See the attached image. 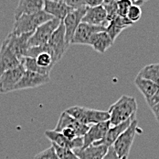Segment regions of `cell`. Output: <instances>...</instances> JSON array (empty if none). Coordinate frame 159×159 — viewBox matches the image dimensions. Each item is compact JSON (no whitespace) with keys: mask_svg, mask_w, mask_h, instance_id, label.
Listing matches in <instances>:
<instances>
[{"mask_svg":"<svg viewBox=\"0 0 159 159\" xmlns=\"http://www.w3.org/2000/svg\"><path fill=\"white\" fill-rule=\"evenodd\" d=\"M137 111V102L134 97L123 95L109 108L111 126L119 125L135 116Z\"/></svg>","mask_w":159,"mask_h":159,"instance_id":"1","label":"cell"},{"mask_svg":"<svg viewBox=\"0 0 159 159\" xmlns=\"http://www.w3.org/2000/svg\"><path fill=\"white\" fill-rule=\"evenodd\" d=\"M53 18V17L46 13L44 10L31 15H22L17 18H15L14 26L10 33L14 35L33 33L39 26Z\"/></svg>","mask_w":159,"mask_h":159,"instance_id":"2","label":"cell"},{"mask_svg":"<svg viewBox=\"0 0 159 159\" xmlns=\"http://www.w3.org/2000/svg\"><path fill=\"white\" fill-rule=\"evenodd\" d=\"M64 112L70 115L78 122L88 126L97 124L100 122H108L110 120V115L108 112L93 110V109H88L80 106L70 107L65 110Z\"/></svg>","mask_w":159,"mask_h":159,"instance_id":"3","label":"cell"},{"mask_svg":"<svg viewBox=\"0 0 159 159\" xmlns=\"http://www.w3.org/2000/svg\"><path fill=\"white\" fill-rule=\"evenodd\" d=\"M138 131V121L135 118L129 127L118 137L116 142L112 145L118 158L128 157V155L130 153L132 144L134 143L135 134Z\"/></svg>","mask_w":159,"mask_h":159,"instance_id":"4","label":"cell"},{"mask_svg":"<svg viewBox=\"0 0 159 159\" xmlns=\"http://www.w3.org/2000/svg\"><path fill=\"white\" fill-rule=\"evenodd\" d=\"M61 22L62 21L60 19L53 18L48 22L42 24L41 26H39L34 32V33L32 34V36L30 39V42H29L30 48L47 44L50 37H51V35L59 28V26L61 25Z\"/></svg>","mask_w":159,"mask_h":159,"instance_id":"5","label":"cell"},{"mask_svg":"<svg viewBox=\"0 0 159 159\" xmlns=\"http://www.w3.org/2000/svg\"><path fill=\"white\" fill-rule=\"evenodd\" d=\"M33 33H26L22 35H14L9 33L3 42L6 43V45L16 54L21 62L22 59L27 56V52L30 49L29 42Z\"/></svg>","mask_w":159,"mask_h":159,"instance_id":"6","label":"cell"},{"mask_svg":"<svg viewBox=\"0 0 159 159\" xmlns=\"http://www.w3.org/2000/svg\"><path fill=\"white\" fill-rule=\"evenodd\" d=\"M86 10H87V7H82L77 10L71 11L63 19L62 22L65 28V40H66L67 46L70 44V42L74 36V33L76 32L78 26L80 24L82 17L86 13Z\"/></svg>","mask_w":159,"mask_h":159,"instance_id":"7","label":"cell"},{"mask_svg":"<svg viewBox=\"0 0 159 159\" xmlns=\"http://www.w3.org/2000/svg\"><path fill=\"white\" fill-rule=\"evenodd\" d=\"M48 45L53 52L56 63H58L61 59L64 52L68 48L65 40V28H64L63 22H61L59 28L53 32V34L51 35L48 41Z\"/></svg>","mask_w":159,"mask_h":159,"instance_id":"8","label":"cell"},{"mask_svg":"<svg viewBox=\"0 0 159 159\" xmlns=\"http://www.w3.org/2000/svg\"><path fill=\"white\" fill-rule=\"evenodd\" d=\"M25 68L22 64L14 69L8 70L2 74L0 77V93H8L12 92L13 88L21 79L22 76L25 73Z\"/></svg>","mask_w":159,"mask_h":159,"instance_id":"9","label":"cell"},{"mask_svg":"<svg viewBox=\"0 0 159 159\" xmlns=\"http://www.w3.org/2000/svg\"><path fill=\"white\" fill-rule=\"evenodd\" d=\"M49 81H50L49 75H40L30 71H25L21 79L19 80V82L13 88V91L38 87L47 84Z\"/></svg>","mask_w":159,"mask_h":159,"instance_id":"10","label":"cell"},{"mask_svg":"<svg viewBox=\"0 0 159 159\" xmlns=\"http://www.w3.org/2000/svg\"><path fill=\"white\" fill-rule=\"evenodd\" d=\"M67 128L72 129L77 133L78 137H83L86 134V132L89 131L90 126L80 122L77 120H75L74 118H72L70 115H69L68 113L63 112L59 118L58 123L54 129V131L58 132H61L62 130L67 129Z\"/></svg>","mask_w":159,"mask_h":159,"instance_id":"11","label":"cell"},{"mask_svg":"<svg viewBox=\"0 0 159 159\" xmlns=\"http://www.w3.org/2000/svg\"><path fill=\"white\" fill-rule=\"evenodd\" d=\"M105 27L101 26H93L88 23L80 22L74 36L70 42V44H85L89 45L90 40L93 34L100 32H105Z\"/></svg>","mask_w":159,"mask_h":159,"instance_id":"12","label":"cell"},{"mask_svg":"<svg viewBox=\"0 0 159 159\" xmlns=\"http://www.w3.org/2000/svg\"><path fill=\"white\" fill-rule=\"evenodd\" d=\"M45 135L48 140L51 142L52 144H55L59 147L65 148V149H70V150H77L81 149L83 145V138L78 137L74 140H69L67 139L61 132L52 131H46Z\"/></svg>","mask_w":159,"mask_h":159,"instance_id":"13","label":"cell"},{"mask_svg":"<svg viewBox=\"0 0 159 159\" xmlns=\"http://www.w3.org/2000/svg\"><path fill=\"white\" fill-rule=\"evenodd\" d=\"M110 127H111V124H110L109 121L91 125L89 131L82 137L83 138V145H82L81 149H85V148L89 147L90 145H93L96 142L101 141L105 136L106 132H108Z\"/></svg>","mask_w":159,"mask_h":159,"instance_id":"14","label":"cell"},{"mask_svg":"<svg viewBox=\"0 0 159 159\" xmlns=\"http://www.w3.org/2000/svg\"><path fill=\"white\" fill-rule=\"evenodd\" d=\"M81 22L88 23L93 26H101V27H107L109 21L107 19V14L104 7L102 6L96 7H88L84 17L81 19Z\"/></svg>","mask_w":159,"mask_h":159,"instance_id":"15","label":"cell"},{"mask_svg":"<svg viewBox=\"0 0 159 159\" xmlns=\"http://www.w3.org/2000/svg\"><path fill=\"white\" fill-rule=\"evenodd\" d=\"M43 10L52 16L54 18L63 21V19L68 16L73 9L70 7L65 1H53V0H45Z\"/></svg>","mask_w":159,"mask_h":159,"instance_id":"16","label":"cell"},{"mask_svg":"<svg viewBox=\"0 0 159 159\" xmlns=\"http://www.w3.org/2000/svg\"><path fill=\"white\" fill-rule=\"evenodd\" d=\"M20 64L21 62L16 54L3 42L0 48V77L5 72L14 69Z\"/></svg>","mask_w":159,"mask_h":159,"instance_id":"17","label":"cell"},{"mask_svg":"<svg viewBox=\"0 0 159 159\" xmlns=\"http://www.w3.org/2000/svg\"><path fill=\"white\" fill-rule=\"evenodd\" d=\"M136 118V116L132 117L131 119H129L128 121L116 125V126H111L110 129L108 130V132H106L105 136L99 142H96L93 143V145H104L106 147H111L114 143L116 142V140L118 139V137L129 127V125L131 124V122Z\"/></svg>","mask_w":159,"mask_h":159,"instance_id":"18","label":"cell"},{"mask_svg":"<svg viewBox=\"0 0 159 159\" xmlns=\"http://www.w3.org/2000/svg\"><path fill=\"white\" fill-rule=\"evenodd\" d=\"M44 1L42 0H20L15 10V18L22 15H31L43 10Z\"/></svg>","mask_w":159,"mask_h":159,"instance_id":"19","label":"cell"},{"mask_svg":"<svg viewBox=\"0 0 159 159\" xmlns=\"http://www.w3.org/2000/svg\"><path fill=\"white\" fill-rule=\"evenodd\" d=\"M108 147L104 145H90L85 149L73 150L79 159H102L107 154Z\"/></svg>","mask_w":159,"mask_h":159,"instance_id":"20","label":"cell"},{"mask_svg":"<svg viewBox=\"0 0 159 159\" xmlns=\"http://www.w3.org/2000/svg\"><path fill=\"white\" fill-rule=\"evenodd\" d=\"M113 42L106 32H100L93 34L90 40L89 45L92 46L93 49L100 52H105L112 45Z\"/></svg>","mask_w":159,"mask_h":159,"instance_id":"21","label":"cell"},{"mask_svg":"<svg viewBox=\"0 0 159 159\" xmlns=\"http://www.w3.org/2000/svg\"><path fill=\"white\" fill-rule=\"evenodd\" d=\"M134 85L139 89V91L142 93V95L144 97L145 100L151 98L156 94V92L158 90L159 88V86H157V84H155L149 80L143 79V78L139 77H135Z\"/></svg>","mask_w":159,"mask_h":159,"instance_id":"22","label":"cell"},{"mask_svg":"<svg viewBox=\"0 0 159 159\" xmlns=\"http://www.w3.org/2000/svg\"><path fill=\"white\" fill-rule=\"evenodd\" d=\"M137 77L149 80L159 86V69L157 67L156 64L145 65L139 71Z\"/></svg>","mask_w":159,"mask_h":159,"instance_id":"23","label":"cell"},{"mask_svg":"<svg viewBox=\"0 0 159 159\" xmlns=\"http://www.w3.org/2000/svg\"><path fill=\"white\" fill-rule=\"evenodd\" d=\"M35 59H36V63H37V64H38L39 67L48 70V72H51L53 66L57 64V63L54 61V59H53L51 53H49L48 52L39 53Z\"/></svg>","mask_w":159,"mask_h":159,"instance_id":"24","label":"cell"},{"mask_svg":"<svg viewBox=\"0 0 159 159\" xmlns=\"http://www.w3.org/2000/svg\"><path fill=\"white\" fill-rule=\"evenodd\" d=\"M21 64L24 66L26 71H30V72L38 73L40 75H49L50 73L48 70L39 67L36 63V59L32 57H28V56L24 57L21 61Z\"/></svg>","mask_w":159,"mask_h":159,"instance_id":"25","label":"cell"},{"mask_svg":"<svg viewBox=\"0 0 159 159\" xmlns=\"http://www.w3.org/2000/svg\"><path fill=\"white\" fill-rule=\"evenodd\" d=\"M102 7H104L106 14H107V19L110 22L118 17V7H117V1L114 0H108L102 2Z\"/></svg>","mask_w":159,"mask_h":159,"instance_id":"26","label":"cell"},{"mask_svg":"<svg viewBox=\"0 0 159 159\" xmlns=\"http://www.w3.org/2000/svg\"><path fill=\"white\" fill-rule=\"evenodd\" d=\"M56 150V153L58 155L59 159H79L78 157L74 154V152L70 149H65L59 147L55 144H52Z\"/></svg>","mask_w":159,"mask_h":159,"instance_id":"27","label":"cell"},{"mask_svg":"<svg viewBox=\"0 0 159 159\" xmlns=\"http://www.w3.org/2000/svg\"><path fill=\"white\" fill-rule=\"evenodd\" d=\"M124 30H125V29H123V28H121L120 26H118V25L112 20V21H110V22H109L108 26L106 27L105 32L108 33V35L110 36V38L112 40V42H114V40L120 35V33L123 32Z\"/></svg>","mask_w":159,"mask_h":159,"instance_id":"28","label":"cell"},{"mask_svg":"<svg viewBox=\"0 0 159 159\" xmlns=\"http://www.w3.org/2000/svg\"><path fill=\"white\" fill-rule=\"evenodd\" d=\"M34 159H59V157L54 146L51 144V146L48 147V149L37 154Z\"/></svg>","mask_w":159,"mask_h":159,"instance_id":"29","label":"cell"},{"mask_svg":"<svg viewBox=\"0 0 159 159\" xmlns=\"http://www.w3.org/2000/svg\"><path fill=\"white\" fill-rule=\"evenodd\" d=\"M142 17V9L140 7H136L132 5V7L129 8L127 14V18L132 21L133 23H135L136 21H138Z\"/></svg>","mask_w":159,"mask_h":159,"instance_id":"30","label":"cell"},{"mask_svg":"<svg viewBox=\"0 0 159 159\" xmlns=\"http://www.w3.org/2000/svg\"><path fill=\"white\" fill-rule=\"evenodd\" d=\"M117 7H118V16L127 17L129 8L132 7V1L130 0L117 1Z\"/></svg>","mask_w":159,"mask_h":159,"instance_id":"31","label":"cell"},{"mask_svg":"<svg viewBox=\"0 0 159 159\" xmlns=\"http://www.w3.org/2000/svg\"><path fill=\"white\" fill-rule=\"evenodd\" d=\"M65 3L73 10H77L82 7H87L86 1L84 0H65Z\"/></svg>","mask_w":159,"mask_h":159,"instance_id":"32","label":"cell"},{"mask_svg":"<svg viewBox=\"0 0 159 159\" xmlns=\"http://www.w3.org/2000/svg\"><path fill=\"white\" fill-rule=\"evenodd\" d=\"M61 133L63 134L67 139H69V140H74V139L78 138L77 133L72 129H69V128L64 129V130L61 131Z\"/></svg>","mask_w":159,"mask_h":159,"instance_id":"33","label":"cell"},{"mask_svg":"<svg viewBox=\"0 0 159 159\" xmlns=\"http://www.w3.org/2000/svg\"><path fill=\"white\" fill-rule=\"evenodd\" d=\"M146 101V103L148 104V106L150 107V108H152V107H154L155 105H157V104H158L159 103V88L158 90L156 92V94L153 96L151 98H149V99H147V100H145Z\"/></svg>","mask_w":159,"mask_h":159,"instance_id":"34","label":"cell"},{"mask_svg":"<svg viewBox=\"0 0 159 159\" xmlns=\"http://www.w3.org/2000/svg\"><path fill=\"white\" fill-rule=\"evenodd\" d=\"M102 159H119V158H118V157H117V155H116V153H115V151H114L113 147L111 146V147H109V148H108L107 154L105 155V157H104Z\"/></svg>","mask_w":159,"mask_h":159,"instance_id":"35","label":"cell"},{"mask_svg":"<svg viewBox=\"0 0 159 159\" xmlns=\"http://www.w3.org/2000/svg\"><path fill=\"white\" fill-rule=\"evenodd\" d=\"M102 0H88L86 1V6L88 7H96L102 5Z\"/></svg>","mask_w":159,"mask_h":159,"instance_id":"36","label":"cell"},{"mask_svg":"<svg viewBox=\"0 0 159 159\" xmlns=\"http://www.w3.org/2000/svg\"><path fill=\"white\" fill-rule=\"evenodd\" d=\"M151 111L153 112L155 118L157 119V121L159 122V103L157 104V105H155L154 107H152L151 108Z\"/></svg>","mask_w":159,"mask_h":159,"instance_id":"37","label":"cell"},{"mask_svg":"<svg viewBox=\"0 0 159 159\" xmlns=\"http://www.w3.org/2000/svg\"><path fill=\"white\" fill-rule=\"evenodd\" d=\"M144 4V1H132V5L134 6H136V7H140Z\"/></svg>","mask_w":159,"mask_h":159,"instance_id":"38","label":"cell"},{"mask_svg":"<svg viewBox=\"0 0 159 159\" xmlns=\"http://www.w3.org/2000/svg\"><path fill=\"white\" fill-rule=\"evenodd\" d=\"M156 65H157V67L159 69V64H156Z\"/></svg>","mask_w":159,"mask_h":159,"instance_id":"39","label":"cell"},{"mask_svg":"<svg viewBox=\"0 0 159 159\" xmlns=\"http://www.w3.org/2000/svg\"><path fill=\"white\" fill-rule=\"evenodd\" d=\"M120 159H127V157H123V158H120Z\"/></svg>","mask_w":159,"mask_h":159,"instance_id":"40","label":"cell"}]
</instances>
